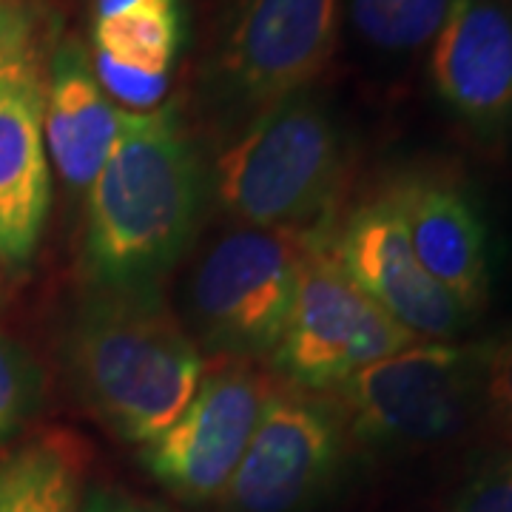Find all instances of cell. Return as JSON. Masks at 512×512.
Wrapping results in <instances>:
<instances>
[{
    "instance_id": "6da1fadb",
    "label": "cell",
    "mask_w": 512,
    "mask_h": 512,
    "mask_svg": "<svg viewBox=\"0 0 512 512\" xmlns=\"http://www.w3.org/2000/svg\"><path fill=\"white\" fill-rule=\"evenodd\" d=\"M211 180L174 103L123 111L89 188L83 268L94 291L160 293L200 234Z\"/></svg>"
},
{
    "instance_id": "7a4b0ae2",
    "label": "cell",
    "mask_w": 512,
    "mask_h": 512,
    "mask_svg": "<svg viewBox=\"0 0 512 512\" xmlns=\"http://www.w3.org/2000/svg\"><path fill=\"white\" fill-rule=\"evenodd\" d=\"M74 393L128 444H148L183 416L202 384V353L160 293L89 291L66 333Z\"/></svg>"
},
{
    "instance_id": "3957f363",
    "label": "cell",
    "mask_w": 512,
    "mask_h": 512,
    "mask_svg": "<svg viewBox=\"0 0 512 512\" xmlns=\"http://www.w3.org/2000/svg\"><path fill=\"white\" fill-rule=\"evenodd\" d=\"M345 171V140L311 89L248 117L211 171L222 211L245 228L302 231L325 220Z\"/></svg>"
},
{
    "instance_id": "277c9868",
    "label": "cell",
    "mask_w": 512,
    "mask_h": 512,
    "mask_svg": "<svg viewBox=\"0 0 512 512\" xmlns=\"http://www.w3.org/2000/svg\"><path fill=\"white\" fill-rule=\"evenodd\" d=\"M490 342H419L339 384V416L370 447H427L458 436L484 404Z\"/></svg>"
},
{
    "instance_id": "5b68a950",
    "label": "cell",
    "mask_w": 512,
    "mask_h": 512,
    "mask_svg": "<svg viewBox=\"0 0 512 512\" xmlns=\"http://www.w3.org/2000/svg\"><path fill=\"white\" fill-rule=\"evenodd\" d=\"M308 234L245 228L222 234L200 256L188 291V319L208 350L265 359L291 316Z\"/></svg>"
},
{
    "instance_id": "8992f818",
    "label": "cell",
    "mask_w": 512,
    "mask_h": 512,
    "mask_svg": "<svg viewBox=\"0 0 512 512\" xmlns=\"http://www.w3.org/2000/svg\"><path fill=\"white\" fill-rule=\"evenodd\" d=\"M342 0H231L208 63V97L228 114H256L305 92L339 43Z\"/></svg>"
},
{
    "instance_id": "52a82bcc",
    "label": "cell",
    "mask_w": 512,
    "mask_h": 512,
    "mask_svg": "<svg viewBox=\"0 0 512 512\" xmlns=\"http://www.w3.org/2000/svg\"><path fill=\"white\" fill-rule=\"evenodd\" d=\"M419 342L342 274L325 239L308 234L291 316L271 353L282 379L305 390H336Z\"/></svg>"
},
{
    "instance_id": "ba28073f",
    "label": "cell",
    "mask_w": 512,
    "mask_h": 512,
    "mask_svg": "<svg viewBox=\"0 0 512 512\" xmlns=\"http://www.w3.org/2000/svg\"><path fill=\"white\" fill-rule=\"evenodd\" d=\"M345 436L339 410L302 393L271 390L251 444L222 493V510H308L339 473Z\"/></svg>"
},
{
    "instance_id": "9c48e42d",
    "label": "cell",
    "mask_w": 512,
    "mask_h": 512,
    "mask_svg": "<svg viewBox=\"0 0 512 512\" xmlns=\"http://www.w3.org/2000/svg\"><path fill=\"white\" fill-rule=\"evenodd\" d=\"M325 245L342 274L421 342H453L473 325L476 313L421 268L387 188L359 202Z\"/></svg>"
},
{
    "instance_id": "30bf717a",
    "label": "cell",
    "mask_w": 512,
    "mask_h": 512,
    "mask_svg": "<svg viewBox=\"0 0 512 512\" xmlns=\"http://www.w3.org/2000/svg\"><path fill=\"white\" fill-rule=\"evenodd\" d=\"M271 387L248 367L205 376L183 416L143 444V467L185 504L222 498L254 436Z\"/></svg>"
},
{
    "instance_id": "8fae6325",
    "label": "cell",
    "mask_w": 512,
    "mask_h": 512,
    "mask_svg": "<svg viewBox=\"0 0 512 512\" xmlns=\"http://www.w3.org/2000/svg\"><path fill=\"white\" fill-rule=\"evenodd\" d=\"M444 109L481 140L512 134V3L450 0L430 52Z\"/></svg>"
},
{
    "instance_id": "7c38bea8",
    "label": "cell",
    "mask_w": 512,
    "mask_h": 512,
    "mask_svg": "<svg viewBox=\"0 0 512 512\" xmlns=\"http://www.w3.org/2000/svg\"><path fill=\"white\" fill-rule=\"evenodd\" d=\"M421 268L470 313L490 296V239L484 214L456 177L413 168L387 185Z\"/></svg>"
},
{
    "instance_id": "4fadbf2b",
    "label": "cell",
    "mask_w": 512,
    "mask_h": 512,
    "mask_svg": "<svg viewBox=\"0 0 512 512\" xmlns=\"http://www.w3.org/2000/svg\"><path fill=\"white\" fill-rule=\"evenodd\" d=\"M43 74L0 77V259L26 265L49 220Z\"/></svg>"
},
{
    "instance_id": "5bb4252c",
    "label": "cell",
    "mask_w": 512,
    "mask_h": 512,
    "mask_svg": "<svg viewBox=\"0 0 512 512\" xmlns=\"http://www.w3.org/2000/svg\"><path fill=\"white\" fill-rule=\"evenodd\" d=\"M43 86V134L52 163L66 188L89 191L117 143L123 109L97 83L92 55L77 37L57 43Z\"/></svg>"
},
{
    "instance_id": "9a60e30c",
    "label": "cell",
    "mask_w": 512,
    "mask_h": 512,
    "mask_svg": "<svg viewBox=\"0 0 512 512\" xmlns=\"http://www.w3.org/2000/svg\"><path fill=\"white\" fill-rule=\"evenodd\" d=\"M86 458L66 436L29 441L0 458V512H80Z\"/></svg>"
},
{
    "instance_id": "2e32d148",
    "label": "cell",
    "mask_w": 512,
    "mask_h": 512,
    "mask_svg": "<svg viewBox=\"0 0 512 512\" xmlns=\"http://www.w3.org/2000/svg\"><path fill=\"white\" fill-rule=\"evenodd\" d=\"M94 52L140 72L171 74L185 43V3H157L92 20Z\"/></svg>"
},
{
    "instance_id": "e0dca14e",
    "label": "cell",
    "mask_w": 512,
    "mask_h": 512,
    "mask_svg": "<svg viewBox=\"0 0 512 512\" xmlns=\"http://www.w3.org/2000/svg\"><path fill=\"white\" fill-rule=\"evenodd\" d=\"M350 23L379 52H416L433 43L450 0H348Z\"/></svg>"
},
{
    "instance_id": "ac0fdd59",
    "label": "cell",
    "mask_w": 512,
    "mask_h": 512,
    "mask_svg": "<svg viewBox=\"0 0 512 512\" xmlns=\"http://www.w3.org/2000/svg\"><path fill=\"white\" fill-rule=\"evenodd\" d=\"M52 23L43 0H0V77L40 74Z\"/></svg>"
},
{
    "instance_id": "d6986e66",
    "label": "cell",
    "mask_w": 512,
    "mask_h": 512,
    "mask_svg": "<svg viewBox=\"0 0 512 512\" xmlns=\"http://www.w3.org/2000/svg\"><path fill=\"white\" fill-rule=\"evenodd\" d=\"M43 402V373L35 356L0 330V441L15 436Z\"/></svg>"
},
{
    "instance_id": "ffe728a7",
    "label": "cell",
    "mask_w": 512,
    "mask_h": 512,
    "mask_svg": "<svg viewBox=\"0 0 512 512\" xmlns=\"http://www.w3.org/2000/svg\"><path fill=\"white\" fill-rule=\"evenodd\" d=\"M447 512H512V450L484 458L458 487Z\"/></svg>"
},
{
    "instance_id": "44dd1931",
    "label": "cell",
    "mask_w": 512,
    "mask_h": 512,
    "mask_svg": "<svg viewBox=\"0 0 512 512\" xmlns=\"http://www.w3.org/2000/svg\"><path fill=\"white\" fill-rule=\"evenodd\" d=\"M92 69L103 92L109 94L111 103L117 100V103L128 106V111L157 109L165 97V89H168V74L128 69L100 52H94Z\"/></svg>"
},
{
    "instance_id": "7402d4cb",
    "label": "cell",
    "mask_w": 512,
    "mask_h": 512,
    "mask_svg": "<svg viewBox=\"0 0 512 512\" xmlns=\"http://www.w3.org/2000/svg\"><path fill=\"white\" fill-rule=\"evenodd\" d=\"M484 404L512 433V328L493 339L484 382Z\"/></svg>"
},
{
    "instance_id": "603a6c76",
    "label": "cell",
    "mask_w": 512,
    "mask_h": 512,
    "mask_svg": "<svg viewBox=\"0 0 512 512\" xmlns=\"http://www.w3.org/2000/svg\"><path fill=\"white\" fill-rule=\"evenodd\" d=\"M80 512H171L154 504V501H143L137 495L120 493V490H109V487H94L86 493Z\"/></svg>"
},
{
    "instance_id": "cb8c5ba5",
    "label": "cell",
    "mask_w": 512,
    "mask_h": 512,
    "mask_svg": "<svg viewBox=\"0 0 512 512\" xmlns=\"http://www.w3.org/2000/svg\"><path fill=\"white\" fill-rule=\"evenodd\" d=\"M157 3H171V0H94L92 20L111 18V15L131 12V9H143V6H157Z\"/></svg>"
}]
</instances>
